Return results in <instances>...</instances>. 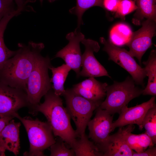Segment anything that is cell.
<instances>
[{"mask_svg": "<svg viewBox=\"0 0 156 156\" xmlns=\"http://www.w3.org/2000/svg\"><path fill=\"white\" fill-rule=\"evenodd\" d=\"M44 102L36 107L35 115L38 112L42 113L47 119L53 135L60 137L71 147L77 136L71 125L70 116L63 106L62 99L52 89L44 96Z\"/></svg>", "mask_w": 156, "mask_h": 156, "instance_id": "2", "label": "cell"}, {"mask_svg": "<svg viewBox=\"0 0 156 156\" xmlns=\"http://www.w3.org/2000/svg\"><path fill=\"white\" fill-rule=\"evenodd\" d=\"M156 147L154 146L149 147L146 150L139 153L134 152L132 156H156Z\"/></svg>", "mask_w": 156, "mask_h": 156, "instance_id": "30", "label": "cell"}, {"mask_svg": "<svg viewBox=\"0 0 156 156\" xmlns=\"http://www.w3.org/2000/svg\"><path fill=\"white\" fill-rule=\"evenodd\" d=\"M133 33L127 25L122 23L117 24L110 31V41L115 45L126 44L130 40Z\"/></svg>", "mask_w": 156, "mask_h": 156, "instance_id": "22", "label": "cell"}, {"mask_svg": "<svg viewBox=\"0 0 156 156\" xmlns=\"http://www.w3.org/2000/svg\"><path fill=\"white\" fill-rule=\"evenodd\" d=\"M132 77L128 76L123 81H114L106 88V98L99 107L110 114H119L122 108L133 99L142 94L143 90L136 86Z\"/></svg>", "mask_w": 156, "mask_h": 156, "instance_id": "4", "label": "cell"}, {"mask_svg": "<svg viewBox=\"0 0 156 156\" xmlns=\"http://www.w3.org/2000/svg\"><path fill=\"white\" fill-rule=\"evenodd\" d=\"M28 105L27 94L24 90L11 87L0 81V116L14 117L19 109Z\"/></svg>", "mask_w": 156, "mask_h": 156, "instance_id": "9", "label": "cell"}, {"mask_svg": "<svg viewBox=\"0 0 156 156\" xmlns=\"http://www.w3.org/2000/svg\"><path fill=\"white\" fill-rule=\"evenodd\" d=\"M21 125L20 122H15L12 119L0 133V156H5L6 150L16 155L19 154Z\"/></svg>", "mask_w": 156, "mask_h": 156, "instance_id": "14", "label": "cell"}, {"mask_svg": "<svg viewBox=\"0 0 156 156\" xmlns=\"http://www.w3.org/2000/svg\"><path fill=\"white\" fill-rule=\"evenodd\" d=\"M134 128L133 125H129L125 127H119L118 131L131 149L136 153H139L145 151L149 146L155 145L145 132L139 134L132 133Z\"/></svg>", "mask_w": 156, "mask_h": 156, "instance_id": "17", "label": "cell"}, {"mask_svg": "<svg viewBox=\"0 0 156 156\" xmlns=\"http://www.w3.org/2000/svg\"><path fill=\"white\" fill-rule=\"evenodd\" d=\"M12 18L11 15L7 14L0 20V70L6 61L16 52V51H13L8 49L5 45L4 40L5 31L8 22Z\"/></svg>", "mask_w": 156, "mask_h": 156, "instance_id": "23", "label": "cell"}, {"mask_svg": "<svg viewBox=\"0 0 156 156\" xmlns=\"http://www.w3.org/2000/svg\"><path fill=\"white\" fill-rule=\"evenodd\" d=\"M137 8L133 22L139 25L144 18L156 21V0H135Z\"/></svg>", "mask_w": 156, "mask_h": 156, "instance_id": "19", "label": "cell"}, {"mask_svg": "<svg viewBox=\"0 0 156 156\" xmlns=\"http://www.w3.org/2000/svg\"><path fill=\"white\" fill-rule=\"evenodd\" d=\"M13 116L22 122L28 135L29 150V152L25 153L24 155L45 156L43 151L56 142L49 123L38 119H33L29 117H22L18 112Z\"/></svg>", "mask_w": 156, "mask_h": 156, "instance_id": "5", "label": "cell"}, {"mask_svg": "<svg viewBox=\"0 0 156 156\" xmlns=\"http://www.w3.org/2000/svg\"><path fill=\"white\" fill-rule=\"evenodd\" d=\"M84 38V35L80 29H76L74 31L68 33L66 38L68 43L57 52L55 57L62 59L66 64L75 72L77 77H79L82 55L80 43Z\"/></svg>", "mask_w": 156, "mask_h": 156, "instance_id": "10", "label": "cell"}, {"mask_svg": "<svg viewBox=\"0 0 156 156\" xmlns=\"http://www.w3.org/2000/svg\"><path fill=\"white\" fill-rule=\"evenodd\" d=\"M155 96L148 101L135 106L128 107L127 105L122 109L118 119L113 122L112 131L117 127H123L129 125L136 124L142 130L144 117L148 110L155 104Z\"/></svg>", "mask_w": 156, "mask_h": 156, "instance_id": "12", "label": "cell"}, {"mask_svg": "<svg viewBox=\"0 0 156 156\" xmlns=\"http://www.w3.org/2000/svg\"><path fill=\"white\" fill-rule=\"evenodd\" d=\"M76 139L71 148L76 156H101L97 147L90 141L85 133Z\"/></svg>", "mask_w": 156, "mask_h": 156, "instance_id": "21", "label": "cell"}, {"mask_svg": "<svg viewBox=\"0 0 156 156\" xmlns=\"http://www.w3.org/2000/svg\"><path fill=\"white\" fill-rule=\"evenodd\" d=\"M52 73L51 79L52 82V89L54 93L58 96H62L65 91V82L71 68L66 64H63L57 67L52 66L49 68Z\"/></svg>", "mask_w": 156, "mask_h": 156, "instance_id": "20", "label": "cell"}, {"mask_svg": "<svg viewBox=\"0 0 156 156\" xmlns=\"http://www.w3.org/2000/svg\"><path fill=\"white\" fill-rule=\"evenodd\" d=\"M156 22L151 19L143 21L142 27L133 32L130 40L126 44L129 47V52L140 64L142 56L152 44V38L156 32Z\"/></svg>", "mask_w": 156, "mask_h": 156, "instance_id": "8", "label": "cell"}, {"mask_svg": "<svg viewBox=\"0 0 156 156\" xmlns=\"http://www.w3.org/2000/svg\"><path fill=\"white\" fill-rule=\"evenodd\" d=\"M81 42L84 45L85 49L82 55V69L80 71L79 76L95 77L105 76L111 78L107 70L94 55V52H97L100 49L98 42L85 38Z\"/></svg>", "mask_w": 156, "mask_h": 156, "instance_id": "11", "label": "cell"}, {"mask_svg": "<svg viewBox=\"0 0 156 156\" xmlns=\"http://www.w3.org/2000/svg\"><path fill=\"white\" fill-rule=\"evenodd\" d=\"M18 49L0 70V81L26 92L27 80L44 48L42 43L29 42L27 45L19 43Z\"/></svg>", "mask_w": 156, "mask_h": 156, "instance_id": "1", "label": "cell"}, {"mask_svg": "<svg viewBox=\"0 0 156 156\" xmlns=\"http://www.w3.org/2000/svg\"><path fill=\"white\" fill-rule=\"evenodd\" d=\"M143 63L146 75L148 77L147 84L145 88L143 90V95H156V51L152 50L148 60Z\"/></svg>", "mask_w": 156, "mask_h": 156, "instance_id": "18", "label": "cell"}, {"mask_svg": "<svg viewBox=\"0 0 156 156\" xmlns=\"http://www.w3.org/2000/svg\"><path fill=\"white\" fill-rule=\"evenodd\" d=\"M64 141L61 140L56 141L50 146L51 156H75V153L72 148H67Z\"/></svg>", "mask_w": 156, "mask_h": 156, "instance_id": "26", "label": "cell"}, {"mask_svg": "<svg viewBox=\"0 0 156 156\" xmlns=\"http://www.w3.org/2000/svg\"><path fill=\"white\" fill-rule=\"evenodd\" d=\"M96 145L101 156H132L134 152L118 132Z\"/></svg>", "mask_w": 156, "mask_h": 156, "instance_id": "15", "label": "cell"}, {"mask_svg": "<svg viewBox=\"0 0 156 156\" xmlns=\"http://www.w3.org/2000/svg\"><path fill=\"white\" fill-rule=\"evenodd\" d=\"M62 96L65 100L66 108L76 126L77 137L79 138L85 133L93 112L103 101L86 99L76 93L72 88L65 90Z\"/></svg>", "mask_w": 156, "mask_h": 156, "instance_id": "6", "label": "cell"}, {"mask_svg": "<svg viewBox=\"0 0 156 156\" xmlns=\"http://www.w3.org/2000/svg\"><path fill=\"white\" fill-rule=\"evenodd\" d=\"M43 0H40L41 3H42V1ZM48 1L50 3H52L54 1H55L56 0H48Z\"/></svg>", "mask_w": 156, "mask_h": 156, "instance_id": "33", "label": "cell"}, {"mask_svg": "<svg viewBox=\"0 0 156 156\" xmlns=\"http://www.w3.org/2000/svg\"><path fill=\"white\" fill-rule=\"evenodd\" d=\"M137 8L135 0H120L116 12V16L124 18L126 15Z\"/></svg>", "mask_w": 156, "mask_h": 156, "instance_id": "27", "label": "cell"}, {"mask_svg": "<svg viewBox=\"0 0 156 156\" xmlns=\"http://www.w3.org/2000/svg\"><path fill=\"white\" fill-rule=\"evenodd\" d=\"M100 41L104 45L103 50L108 54L109 60L113 61L128 72L136 84L144 85V79L146 77L144 68L137 63L129 52L118 47L103 37L100 38Z\"/></svg>", "mask_w": 156, "mask_h": 156, "instance_id": "7", "label": "cell"}, {"mask_svg": "<svg viewBox=\"0 0 156 156\" xmlns=\"http://www.w3.org/2000/svg\"><path fill=\"white\" fill-rule=\"evenodd\" d=\"M106 83L101 82L94 77H89L73 86L72 89L76 93L87 99L102 101L106 95Z\"/></svg>", "mask_w": 156, "mask_h": 156, "instance_id": "16", "label": "cell"}, {"mask_svg": "<svg viewBox=\"0 0 156 156\" xmlns=\"http://www.w3.org/2000/svg\"><path fill=\"white\" fill-rule=\"evenodd\" d=\"M112 115L99 107L96 109L95 116L88 122V138H91L95 145L104 142L112 131L113 116Z\"/></svg>", "mask_w": 156, "mask_h": 156, "instance_id": "13", "label": "cell"}, {"mask_svg": "<svg viewBox=\"0 0 156 156\" xmlns=\"http://www.w3.org/2000/svg\"><path fill=\"white\" fill-rule=\"evenodd\" d=\"M14 118L13 116H0V133L9 122Z\"/></svg>", "mask_w": 156, "mask_h": 156, "instance_id": "31", "label": "cell"}, {"mask_svg": "<svg viewBox=\"0 0 156 156\" xmlns=\"http://www.w3.org/2000/svg\"><path fill=\"white\" fill-rule=\"evenodd\" d=\"M48 56L41 55L28 78L27 94L29 113L35 115V110L42 97L52 89L48 70L52 66Z\"/></svg>", "mask_w": 156, "mask_h": 156, "instance_id": "3", "label": "cell"}, {"mask_svg": "<svg viewBox=\"0 0 156 156\" xmlns=\"http://www.w3.org/2000/svg\"><path fill=\"white\" fill-rule=\"evenodd\" d=\"M9 2L15 3L16 4L17 8L24 9L25 4L30 2L28 0H6Z\"/></svg>", "mask_w": 156, "mask_h": 156, "instance_id": "32", "label": "cell"}, {"mask_svg": "<svg viewBox=\"0 0 156 156\" xmlns=\"http://www.w3.org/2000/svg\"><path fill=\"white\" fill-rule=\"evenodd\" d=\"M75 6L69 10L70 13L76 15L77 18V27L80 29L81 25L83 24L82 19L84 13L88 9L93 6H98L103 8V0H76Z\"/></svg>", "mask_w": 156, "mask_h": 156, "instance_id": "24", "label": "cell"}, {"mask_svg": "<svg viewBox=\"0 0 156 156\" xmlns=\"http://www.w3.org/2000/svg\"><path fill=\"white\" fill-rule=\"evenodd\" d=\"M142 126L153 143L156 144V105L155 104L147 112L143 120Z\"/></svg>", "mask_w": 156, "mask_h": 156, "instance_id": "25", "label": "cell"}, {"mask_svg": "<svg viewBox=\"0 0 156 156\" xmlns=\"http://www.w3.org/2000/svg\"><path fill=\"white\" fill-rule=\"evenodd\" d=\"M14 3L6 0H0V20L6 14L17 9H14Z\"/></svg>", "mask_w": 156, "mask_h": 156, "instance_id": "28", "label": "cell"}, {"mask_svg": "<svg viewBox=\"0 0 156 156\" xmlns=\"http://www.w3.org/2000/svg\"><path fill=\"white\" fill-rule=\"evenodd\" d=\"M120 0H103V8L107 10L115 12Z\"/></svg>", "mask_w": 156, "mask_h": 156, "instance_id": "29", "label": "cell"}]
</instances>
